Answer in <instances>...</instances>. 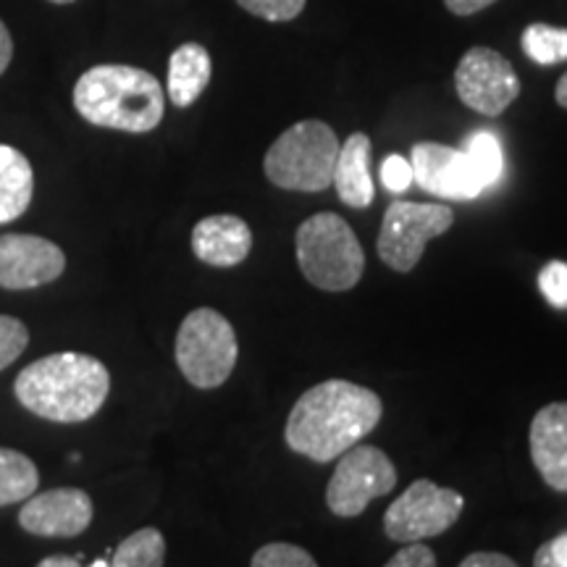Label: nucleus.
<instances>
[{"label":"nucleus","mask_w":567,"mask_h":567,"mask_svg":"<svg viewBox=\"0 0 567 567\" xmlns=\"http://www.w3.org/2000/svg\"><path fill=\"white\" fill-rule=\"evenodd\" d=\"M384 567H436V555L425 544H405Z\"/></svg>","instance_id":"28"},{"label":"nucleus","mask_w":567,"mask_h":567,"mask_svg":"<svg viewBox=\"0 0 567 567\" xmlns=\"http://www.w3.org/2000/svg\"><path fill=\"white\" fill-rule=\"evenodd\" d=\"M538 289H542L544 300L551 308L567 310V264L565 260H551L538 271Z\"/></svg>","instance_id":"25"},{"label":"nucleus","mask_w":567,"mask_h":567,"mask_svg":"<svg viewBox=\"0 0 567 567\" xmlns=\"http://www.w3.org/2000/svg\"><path fill=\"white\" fill-rule=\"evenodd\" d=\"M413 182L421 184L425 193L442 200H473L484 193L465 151L439 145V142H417L410 155Z\"/></svg>","instance_id":"12"},{"label":"nucleus","mask_w":567,"mask_h":567,"mask_svg":"<svg viewBox=\"0 0 567 567\" xmlns=\"http://www.w3.org/2000/svg\"><path fill=\"white\" fill-rule=\"evenodd\" d=\"M90 567H111L109 563H105V559H95V563H92Z\"/></svg>","instance_id":"35"},{"label":"nucleus","mask_w":567,"mask_h":567,"mask_svg":"<svg viewBox=\"0 0 567 567\" xmlns=\"http://www.w3.org/2000/svg\"><path fill=\"white\" fill-rule=\"evenodd\" d=\"M250 567H318V563L297 544L274 542L255 551Z\"/></svg>","instance_id":"23"},{"label":"nucleus","mask_w":567,"mask_h":567,"mask_svg":"<svg viewBox=\"0 0 567 567\" xmlns=\"http://www.w3.org/2000/svg\"><path fill=\"white\" fill-rule=\"evenodd\" d=\"M381 182H384L389 193H405L410 184H413V166L402 155H389L381 163Z\"/></svg>","instance_id":"27"},{"label":"nucleus","mask_w":567,"mask_h":567,"mask_svg":"<svg viewBox=\"0 0 567 567\" xmlns=\"http://www.w3.org/2000/svg\"><path fill=\"white\" fill-rule=\"evenodd\" d=\"M494 3L496 0H444V6L455 13V17H473V13L484 11Z\"/></svg>","instance_id":"31"},{"label":"nucleus","mask_w":567,"mask_h":567,"mask_svg":"<svg viewBox=\"0 0 567 567\" xmlns=\"http://www.w3.org/2000/svg\"><path fill=\"white\" fill-rule=\"evenodd\" d=\"M17 400L51 423H84L101 413L111 392V373L82 352H55L34 360L13 384Z\"/></svg>","instance_id":"2"},{"label":"nucleus","mask_w":567,"mask_h":567,"mask_svg":"<svg viewBox=\"0 0 567 567\" xmlns=\"http://www.w3.org/2000/svg\"><path fill=\"white\" fill-rule=\"evenodd\" d=\"M92 523V499L82 488H51L32 494L19 509V526L32 536L74 538Z\"/></svg>","instance_id":"13"},{"label":"nucleus","mask_w":567,"mask_h":567,"mask_svg":"<svg viewBox=\"0 0 567 567\" xmlns=\"http://www.w3.org/2000/svg\"><path fill=\"white\" fill-rule=\"evenodd\" d=\"M51 3H55V6H69V3H74V0H51Z\"/></svg>","instance_id":"36"},{"label":"nucleus","mask_w":567,"mask_h":567,"mask_svg":"<svg viewBox=\"0 0 567 567\" xmlns=\"http://www.w3.org/2000/svg\"><path fill=\"white\" fill-rule=\"evenodd\" d=\"M30 344V331L13 316H0V371L17 363Z\"/></svg>","instance_id":"24"},{"label":"nucleus","mask_w":567,"mask_h":567,"mask_svg":"<svg viewBox=\"0 0 567 567\" xmlns=\"http://www.w3.org/2000/svg\"><path fill=\"white\" fill-rule=\"evenodd\" d=\"M339 200L350 208L363 210L373 203L375 189L371 179V140L363 132H354L339 147L334 182Z\"/></svg>","instance_id":"16"},{"label":"nucleus","mask_w":567,"mask_h":567,"mask_svg":"<svg viewBox=\"0 0 567 567\" xmlns=\"http://www.w3.org/2000/svg\"><path fill=\"white\" fill-rule=\"evenodd\" d=\"M465 509L463 494L439 486L434 481H413L389 505L384 515V534L396 544H417L442 536L460 520Z\"/></svg>","instance_id":"7"},{"label":"nucleus","mask_w":567,"mask_h":567,"mask_svg":"<svg viewBox=\"0 0 567 567\" xmlns=\"http://www.w3.org/2000/svg\"><path fill=\"white\" fill-rule=\"evenodd\" d=\"M176 365L195 389H218L237 365L239 344L234 326L213 308H197L176 334Z\"/></svg>","instance_id":"6"},{"label":"nucleus","mask_w":567,"mask_h":567,"mask_svg":"<svg viewBox=\"0 0 567 567\" xmlns=\"http://www.w3.org/2000/svg\"><path fill=\"white\" fill-rule=\"evenodd\" d=\"M384 415V402L373 389L331 379L308 389L287 417L289 450L313 463H331L371 434Z\"/></svg>","instance_id":"1"},{"label":"nucleus","mask_w":567,"mask_h":567,"mask_svg":"<svg viewBox=\"0 0 567 567\" xmlns=\"http://www.w3.org/2000/svg\"><path fill=\"white\" fill-rule=\"evenodd\" d=\"M34 195V172L24 153L0 145V224H11L30 208Z\"/></svg>","instance_id":"18"},{"label":"nucleus","mask_w":567,"mask_h":567,"mask_svg":"<svg viewBox=\"0 0 567 567\" xmlns=\"http://www.w3.org/2000/svg\"><path fill=\"white\" fill-rule=\"evenodd\" d=\"M523 53L538 66H557V63L567 61V30L551 24H528L520 38Z\"/></svg>","instance_id":"22"},{"label":"nucleus","mask_w":567,"mask_h":567,"mask_svg":"<svg viewBox=\"0 0 567 567\" xmlns=\"http://www.w3.org/2000/svg\"><path fill=\"white\" fill-rule=\"evenodd\" d=\"M457 567H517V563L499 551H473Z\"/></svg>","instance_id":"30"},{"label":"nucleus","mask_w":567,"mask_h":567,"mask_svg":"<svg viewBox=\"0 0 567 567\" xmlns=\"http://www.w3.org/2000/svg\"><path fill=\"white\" fill-rule=\"evenodd\" d=\"M530 460L555 492H567V402L544 405L530 421Z\"/></svg>","instance_id":"14"},{"label":"nucleus","mask_w":567,"mask_h":567,"mask_svg":"<svg viewBox=\"0 0 567 567\" xmlns=\"http://www.w3.org/2000/svg\"><path fill=\"white\" fill-rule=\"evenodd\" d=\"M305 3L308 0H237L247 13L266 21H292L300 17Z\"/></svg>","instance_id":"26"},{"label":"nucleus","mask_w":567,"mask_h":567,"mask_svg":"<svg viewBox=\"0 0 567 567\" xmlns=\"http://www.w3.org/2000/svg\"><path fill=\"white\" fill-rule=\"evenodd\" d=\"M74 109L92 126L145 134L163 122L166 92L151 71L101 63L84 71L74 84Z\"/></svg>","instance_id":"3"},{"label":"nucleus","mask_w":567,"mask_h":567,"mask_svg":"<svg viewBox=\"0 0 567 567\" xmlns=\"http://www.w3.org/2000/svg\"><path fill=\"white\" fill-rule=\"evenodd\" d=\"M295 247L305 279L323 292H347L363 279L365 252L352 226L337 213H316L302 221Z\"/></svg>","instance_id":"4"},{"label":"nucleus","mask_w":567,"mask_h":567,"mask_svg":"<svg viewBox=\"0 0 567 567\" xmlns=\"http://www.w3.org/2000/svg\"><path fill=\"white\" fill-rule=\"evenodd\" d=\"M455 224V213L439 203L394 200L381 224L379 258L396 274H410L423 258L425 245Z\"/></svg>","instance_id":"8"},{"label":"nucleus","mask_w":567,"mask_h":567,"mask_svg":"<svg viewBox=\"0 0 567 567\" xmlns=\"http://www.w3.org/2000/svg\"><path fill=\"white\" fill-rule=\"evenodd\" d=\"M213 61L200 42H184L168 59V101L187 109L210 84Z\"/></svg>","instance_id":"17"},{"label":"nucleus","mask_w":567,"mask_h":567,"mask_svg":"<svg viewBox=\"0 0 567 567\" xmlns=\"http://www.w3.org/2000/svg\"><path fill=\"white\" fill-rule=\"evenodd\" d=\"M463 151L471 161L473 172H476L478 182L486 187H494L496 182L505 174V153H502V142L494 132L478 130L465 140Z\"/></svg>","instance_id":"21"},{"label":"nucleus","mask_w":567,"mask_h":567,"mask_svg":"<svg viewBox=\"0 0 567 567\" xmlns=\"http://www.w3.org/2000/svg\"><path fill=\"white\" fill-rule=\"evenodd\" d=\"M38 567H82L80 559L74 557H63V555H55V557H45Z\"/></svg>","instance_id":"33"},{"label":"nucleus","mask_w":567,"mask_h":567,"mask_svg":"<svg viewBox=\"0 0 567 567\" xmlns=\"http://www.w3.org/2000/svg\"><path fill=\"white\" fill-rule=\"evenodd\" d=\"M339 140L329 124L297 122L268 147L264 168L268 182L289 193H323L334 182Z\"/></svg>","instance_id":"5"},{"label":"nucleus","mask_w":567,"mask_h":567,"mask_svg":"<svg viewBox=\"0 0 567 567\" xmlns=\"http://www.w3.org/2000/svg\"><path fill=\"white\" fill-rule=\"evenodd\" d=\"M555 101H557V105H563V109L567 111V71L559 76V82L555 87Z\"/></svg>","instance_id":"34"},{"label":"nucleus","mask_w":567,"mask_h":567,"mask_svg":"<svg viewBox=\"0 0 567 567\" xmlns=\"http://www.w3.org/2000/svg\"><path fill=\"white\" fill-rule=\"evenodd\" d=\"M166 538L158 528H140L118 544L111 567H163Z\"/></svg>","instance_id":"20"},{"label":"nucleus","mask_w":567,"mask_h":567,"mask_svg":"<svg viewBox=\"0 0 567 567\" xmlns=\"http://www.w3.org/2000/svg\"><path fill=\"white\" fill-rule=\"evenodd\" d=\"M252 250V231L239 216L218 213L195 224L193 252L203 264L216 268L239 266Z\"/></svg>","instance_id":"15"},{"label":"nucleus","mask_w":567,"mask_h":567,"mask_svg":"<svg viewBox=\"0 0 567 567\" xmlns=\"http://www.w3.org/2000/svg\"><path fill=\"white\" fill-rule=\"evenodd\" d=\"M66 255L55 243L34 234H3L0 237V287L21 292L61 279Z\"/></svg>","instance_id":"11"},{"label":"nucleus","mask_w":567,"mask_h":567,"mask_svg":"<svg viewBox=\"0 0 567 567\" xmlns=\"http://www.w3.org/2000/svg\"><path fill=\"white\" fill-rule=\"evenodd\" d=\"M40 486L38 465L17 450L0 446V507L30 499Z\"/></svg>","instance_id":"19"},{"label":"nucleus","mask_w":567,"mask_h":567,"mask_svg":"<svg viewBox=\"0 0 567 567\" xmlns=\"http://www.w3.org/2000/svg\"><path fill=\"white\" fill-rule=\"evenodd\" d=\"M11 55H13V40H11V32H9V27H6L3 21H0V74H3L6 69H9Z\"/></svg>","instance_id":"32"},{"label":"nucleus","mask_w":567,"mask_h":567,"mask_svg":"<svg viewBox=\"0 0 567 567\" xmlns=\"http://www.w3.org/2000/svg\"><path fill=\"white\" fill-rule=\"evenodd\" d=\"M326 505L337 517H358L379 496H386L396 486V467L379 446H358L337 457Z\"/></svg>","instance_id":"9"},{"label":"nucleus","mask_w":567,"mask_h":567,"mask_svg":"<svg viewBox=\"0 0 567 567\" xmlns=\"http://www.w3.org/2000/svg\"><path fill=\"white\" fill-rule=\"evenodd\" d=\"M455 87L460 101L481 116H502L520 97V80L513 63L484 45L471 48L460 59Z\"/></svg>","instance_id":"10"},{"label":"nucleus","mask_w":567,"mask_h":567,"mask_svg":"<svg viewBox=\"0 0 567 567\" xmlns=\"http://www.w3.org/2000/svg\"><path fill=\"white\" fill-rule=\"evenodd\" d=\"M534 567H567V534H559L542 544L534 557Z\"/></svg>","instance_id":"29"}]
</instances>
